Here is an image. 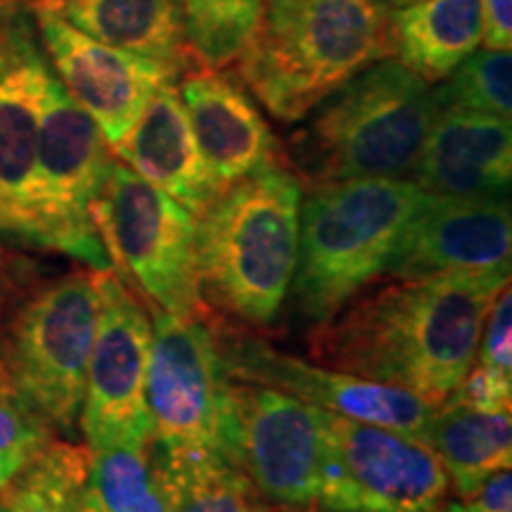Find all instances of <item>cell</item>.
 Listing matches in <instances>:
<instances>
[{
    "mask_svg": "<svg viewBox=\"0 0 512 512\" xmlns=\"http://www.w3.org/2000/svg\"><path fill=\"white\" fill-rule=\"evenodd\" d=\"M508 283L510 268L394 278L318 323L311 354L437 408L475 363L486 313Z\"/></svg>",
    "mask_w": 512,
    "mask_h": 512,
    "instance_id": "1",
    "label": "cell"
},
{
    "mask_svg": "<svg viewBox=\"0 0 512 512\" xmlns=\"http://www.w3.org/2000/svg\"><path fill=\"white\" fill-rule=\"evenodd\" d=\"M387 0H264L242 50L240 81L280 121L313 107L370 64L392 57Z\"/></svg>",
    "mask_w": 512,
    "mask_h": 512,
    "instance_id": "2",
    "label": "cell"
},
{
    "mask_svg": "<svg viewBox=\"0 0 512 512\" xmlns=\"http://www.w3.org/2000/svg\"><path fill=\"white\" fill-rule=\"evenodd\" d=\"M302 197L297 176L271 164L211 202L195 226L202 299L249 325L278 316L297 268Z\"/></svg>",
    "mask_w": 512,
    "mask_h": 512,
    "instance_id": "3",
    "label": "cell"
},
{
    "mask_svg": "<svg viewBox=\"0 0 512 512\" xmlns=\"http://www.w3.org/2000/svg\"><path fill=\"white\" fill-rule=\"evenodd\" d=\"M290 162L311 185L413 174L439 107L430 83L396 57L370 64L313 107Z\"/></svg>",
    "mask_w": 512,
    "mask_h": 512,
    "instance_id": "4",
    "label": "cell"
},
{
    "mask_svg": "<svg viewBox=\"0 0 512 512\" xmlns=\"http://www.w3.org/2000/svg\"><path fill=\"white\" fill-rule=\"evenodd\" d=\"M427 192L408 178L311 185L299 207L297 268L290 285L306 320L323 323L387 271L403 228Z\"/></svg>",
    "mask_w": 512,
    "mask_h": 512,
    "instance_id": "5",
    "label": "cell"
},
{
    "mask_svg": "<svg viewBox=\"0 0 512 512\" xmlns=\"http://www.w3.org/2000/svg\"><path fill=\"white\" fill-rule=\"evenodd\" d=\"M93 221L110 268L124 273L121 283L138 287L159 311L200 316L197 219L190 211L114 157L93 202Z\"/></svg>",
    "mask_w": 512,
    "mask_h": 512,
    "instance_id": "6",
    "label": "cell"
},
{
    "mask_svg": "<svg viewBox=\"0 0 512 512\" xmlns=\"http://www.w3.org/2000/svg\"><path fill=\"white\" fill-rule=\"evenodd\" d=\"M112 159L100 128L50 69L31 190V245L74 256L95 271L110 268L93 221V202Z\"/></svg>",
    "mask_w": 512,
    "mask_h": 512,
    "instance_id": "7",
    "label": "cell"
},
{
    "mask_svg": "<svg viewBox=\"0 0 512 512\" xmlns=\"http://www.w3.org/2000/svg\"><path fill=\"white\" fill-rule=\"evenodd\" d=\"M98 316L100 290L93 268V273L64 275L38 290L10 325L5 373L62 432H74L81 418Z\"/></svg>",
    "mask_w": 512,
    "mask_h": 512,
    "instance_id": "8",
    "label": "cell"
},
{
    "mask_svg": "<svg viewBox=\"0 0 512 512\" xmlns=\"http://www.w3.org/2000/svg\"><path fill=\"white\" fill-rule=\"evenodd\" d=\"M323 430L316 505L325 512H444L448 475L422 441L318 411Z\"/></svg>",
    "mask_w": 512,
    "mask_h": 512,
    "instance_id": "9",
    "label": "cell"
},
{
    "mask_svg": "<svg viewBox=\"0 0 512 512\" xmlns=\"http://www.w3.org/2000/svg\"><path fill=\"white\" fill-rule=\"evenodd\" d=\"M221 453L273 508L299 512L316 505L323 430L318 408L309 403L228 377Z\"/></svg>",
    "mask_w": 512,
    "mask_h": 512,
    "instance_id": "10",
    "label": "cell"
},
{
    "mask_svg": "<svg viewBox=\"0 0 512 512\" xmlns=\"http://www.w3.org/2000/svg\"><path fill=\"white\" fill-rule=\"evenodd\" d=\"M228 375L219 339L200 316L157 311L147 366L152 437L169 456L221 453V418Z\"/></svg>",
    "mask_w": 512,
    "mask_h": 512,
    "instance_id": "11",
    "label": "cell"
},
{
    "mask_svg": "<svg viewBox=\"0 0 512 512\" xmlns=\"http://www.w3.org/2000/svg\"><path fill=\"white\" fill-rule=\"evenodd\" d=\"M98 290V330L79 418L88 448L152 437L147 411L152 323L136 292L112 268L98 271Z\"/></svg>",
    "mask_w": 512,
    "mask_h": 512,
    "instance_id": "12",
    "label": "cell"
},
{
    "mask_svg": "<svg viewBox=\"0 0 512 512\" xmlns=\"http://www.w3.org/2000/svg\"><path fill=\"white\" fill-rule=\"evenodd\" d=\"M219 351L230 380L280 389L318 411L387 427L425 444L434 406L406 389L328 366H313L304 358L271 347L259 337L219 342Z\"/></svg>",
    "mask_w": 512,
    "mask_h": 512,
    "instance_id": "13",
    "label": "cell"
},
{
    "mask_svg": "<svg viewBox=\"0 0 512 512\" xmlns=\"http://www.w3.org/2000/svg\"><path fill=\"white\" fill-rule=\"evenodd\" d=\"M50 64L29 12L0 10V235L31 240L38 131Z\"/></svg>",
    "mask_w": 512,
    "mask_h": 512,
    "instance_id": "14",
    "label": "cell"
},
{
    "mask_svg": "<svg viewBox=\"0 0 512 512\" xmlns=\"http://www.w3.org/2000/svg\"><path fill=\"white\" fill-rule=\"evenodd\" d=\"M34 22L57 81L110 147L131 131L157 88L176 81L157 62L95 41L46 8H34Z\"/></svg>",
    "mask_w": 512,
    "mask_h": 512,
    "instance_id": "15",
    "label": "cell"
},
{
    "mask_svg": "<svg viewBox=\"0 0 512 512\" xmlns=\"http://www.w3.org/2000/svg\"><path fill=\"white\" fill-rule=\"evenodd\" d=\"M510 197H439L425 202L403 228L387 264L392 278H430L510 268Z\"/></svg>",
    "mask_w": 512,
    "mask_h": 512,
    "instance_id": "16",
    "label": "cell"
},
{
    "mask_svg": "<svg viewBox=\"0 0 512 512\" xmlns=\"http://www.w3.org/2000/svg\"><path fill=\"white\" fill-rule=\"evenodd\" d=\"M181 76L178 93L192 136L223 188L280 164L278 140L242 83L204 64Z\"/></svg>",
    "mask_w": 512,
    "mask_h": 512,
    "instance_id": "17",
    "label": "cell"
},
{
    "mask_svg": "<svg viewBox=\"0 0 512 512\" xmlns=\"http://www.w3.org/2000/svg\"><path fill=\"white\" fill-rule=\"evenodd\" d=\"M112 152L195 219L226 190L204 162L174 81L157 88L131 131L112 145Z\"/></svg>",
    "mask_w": 512,
    "mask_h": 512,
    "instance_id": "18",
    "label": "cell"
},
{
    "mask_svg": "<svg viewBox=\"0 0 512 512\" xmlns=\"http://www.w3.org/2000/svg\"><path fill=\"white\" fill-rule=\"evenodd\" d=\"M413 176L422 190L439 197L510 195V119L439 110Z\"/></svg>",
    "mask_w": 512,
    "mask_h": 512,
    "instance_id": "19",
    "label": "cell"
},
{
    "mask_svg": "<svg viewBox=\"0 0 512 512\" xmlns=\"http://www.w3.org/2000/svg\"><path fill=\"white\" fill-rule=\"evenodd\" d=\"M95 41L157 62L176 79L197 64L185 41L183 0H34Z\"/></svg>",
    "mask_w": 512,
    "mask_h": 512,
    "instance_id": "20",
    "label": "cell"
},
{
    "mask_svg": "<svg viewBox=\"0 0 512 512\" xmlns=\"http://www.w3.org/2000/svg\"><path fill=\"white\" fill-rule=\"evenodd\" d=\"M392 57L422 81H444L482 43L479 0H420L389 12Z\"/></svg>",
    "mask_w": 512,
    "mask_h": 512,
    "instance_id": "21",
    "label": "cell"
},
{
    "mask_svg": "<svg viewBox=\"0 0 512 512\" xmlns=\"http://www.w3.org/2000/svg\"><path fill=\"white\" fill-rule=\"evenodd\" d=\"M425 444L439 456L458 498H467L512 463L510 411L484 413L441 403L434 408Z\"/></svg>",
    "mask_w": 512,
    "mask_h": 512,
    "instance_id": "22",
    "label": "cell"
},
{
    "mask_svg": "<svg viewBox=\"0 0 512 512\" xmlns=\"http://www.w3.org/2000/svg\"><path fill=\"white\" fill-rule=\"evenodd\" d=\"M88 451L76 512H169L155 437Z\"/></svg>",
    "mask_w": 512,
    "mask_h": 512,
    "instance_id": "23",
    "label": "cell"
},
{
    "mask_svg": "<svg viewBox=\"0 0 512 512\" xmlns=\"http://www.w3.org/2000/svg\"><path fill=\"white\" fill-rule=\"evenodd\" d=\"M159 453L169 512H266L249 479L223 453Z\"/></svg>",
    "mask_w": 512,
    "mask_h": 512,
    "instance_id": "24",
    "label": "cell"
},
{
    "mask_svg": "<svg viewBox=\"0 0 512 512\" xmlns=\"http://www.w3.org/2000/svg\"><path fill=\"white\" fill-rule=\"evenodd\" d=\"M88 460H91L88 446L50 441L5 486L3 505L10 512H76Z\"/></svg>",
    "mask_w": 512,
    "mask_h": 512,
    "instance_id": "25",
    "label": "cell"
},
{
    "mask_svg": "<svg viewBox=\"0 0 512 512\" xmlns=\"http://www.w3.org/2000/svg\"><path fill=\"white\" fill-rule=\"evenodd\" d=\"M264 0H183L185 41L197 64L238 62L259 22Z\"/></svg>",
    "mask_w": 512,
    "mask_h": 512,
    "instance_id": "26",
    "label": "cell"
},
{
    "mask_svg": "<svg viewBox=\"0 0 512 512\" xmlns=\"http://www.w3.org/2000/svg\"><path fill=\"white\" fill-rule=\"evenodd\" d=\"M434 102L439 110L482 112L510 119L512 112V57L510 50H475L439 81Z\"/></svg>",
    "mask_w": 512,
    "mask_h": 512,
    "instance_id": "27",
    "label": "cell"
},
{
    "mask_svg": "<svg viewBox=\"0 0 512 512\" xmlns=\"http://www.w3.org/2000/svg\"><path fill=\"white\" fill-rule=\"evenodd\" d=\"M50 444V422L0 370V491Z\"/></svg>",
    "mask_w": 512,
    "mask_h": 512,
    "instance_id": "28",
    "label": "cell"
},
{
    "mask_svg": "<svg viewBox=\"0 0 512 512\" xmlns=\"http://www.w3.org/2000/svg\"><path fill=\"white\" fill-rule=\"evenodd\" d=\"M448 406H465L484 413H508L512 403V375L472 363L463 380L444 401Z\"/></svg>",
    "mask_w": 512,
    "mask_h": 512,
    "instance_id": "29",
    "label": "cell"
},
{
    "mask_svg": "<svg viewBox=\"0 0 512 512\" xmlns=\"http://www.w3.org/2000/svg\"><path fill=\"white\" fill-rule=\"evenodd\" d=\"M475 363L512 375V292L510 283L496 294L486 313Z\"/></svg>",
    "mask_w": 512,
    "mask_h": 512,
    "instance_id": "30",
    "label": "cell"
},
{
    "mask_svg": "<svg viewBox=\"0 0 512 512\" xmlns=\"http://www.w3.org/2000/svg\"><path fill=\"white\" fill-rule=\"evenodd\" d=\"M444 512H512V477L508 470L496 472L472 496L446 503Z\"/></svg>",
    "mask_w": 512,
    "mask_h": 512,
    "instance_id": "31",
    "label": "cell"
},
{
    "mask_svg": "<svg viewBox=\"0 0 512 512\" xmlns=\"http://www.w3.org/2000/svg\"><path fill=\"white\" fill-rule=\"evenodd\" d=\"M482 3V41L486 50H510L512 0H479Z\"/></svg>",
    "mask_w": 512,
    "mask_h": 512,
    "instance_id": "32",
    "label": "cell"
},
{
    "mask_svg": "<svg viewBox=\"0 0 512 512\" xmlns=\"http://www.w3.org/2000/svg\"><path fill=\"white\" fill-rule=\"evenodd\" d=\"M413 3H420V0H387V5H392L394 10L408 8V5H413Z\"/></svg>",
    "mask_w": 512,
    "mask_h": 512,
    "instance_id": "33",
    "label": "cell"
},
{
    "mask_svg": "<svg viewBox=\"0 0 512 512\" xmlns=\"http://www.w3.org/2000/svg\"><path fill=\"white\" fill-rule=\"evenodd\" d=\"M0 512H10V510H8V508H5V505H3V503H0Z\"/></svg>",
    "mask_w": 512,
    "mask_h": 512,
    "instance_id": "34",
    "label": "cell"
}]
</instances>
